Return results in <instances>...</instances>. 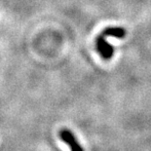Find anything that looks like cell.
Wrapping results in <instances>:
<instances>
[{
  "instance_id": "cell-1",
  "label": "cell",
  "mask_w": 151,
  "mask_h": 151,
  "mask_svg": "<svg viewBox=\"0 0 151 151\" xmlns=\"http://www.w3.org/2000/svg\"><path fill=\"white\" fill-rule=\"evenodd\" d=\"M60 139H62L63 142H65L71 151H84L83 147L80 145L78 140L76 139L75 136L73 133L68 129H63L60 131L59 133Z\"/></svg>"
},
{
  "instance_id": "cell-2",
  "label": "cell",
  "mask_w": 151,
  "mask_h": 151,
  "mask_svg": "<svg viewBox=\"0 0 151 151\" xmlns=\"http://www.w3.org/2000/svg\"><path fill=\"white\" fill-rule=\"evenodd\" d=\"M97 49L98 52L101 54V56L105 60H109L113 56V47L105 40V38L102 34L99 35L97 38Z\"/></svg>"
},
{
  "instance_id": "cell-3",
  "label": "cell",
  "mask_w": 151,
  "mask_h": 151,
  "mask_svg": "<svg viewBox=\"0 0 151 151\" xmlns=\"http://www.w3.org/2000/svg\"><path fill=\"white\" fill-rule=\"evenodd\" d=\"M104 36H111V37H116V38H124L125 35H126V31H125L124 28L122 27H110L105 28L102 32Z\"/></svg>"
}]
</instances>
